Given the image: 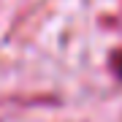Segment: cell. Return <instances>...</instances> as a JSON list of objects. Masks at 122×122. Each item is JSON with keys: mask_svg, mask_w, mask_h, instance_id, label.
<instances>
[{"mask_svg": "<svg viewBox=\"0 0 122 122\" xmlns=\"http://www.w3.org/2000/svg\"><path fill=\"white\" fill-rule=\"evenodd\" d=\"M114 68H117V73H119V76H122V54H119V57H117V62H114Z\"/></svg>", "mask_w": 122, "mask_h": 122, "instance_id": "cell-1", "label": "cell"}]
</instances>
